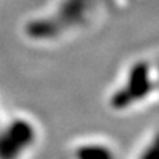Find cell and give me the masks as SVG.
<instances>
[{
  "instance_id": "obj_1",
  "label": "cell",
  "mask_w": 159,
  "mask_h": 159,
  "mask_svg": "<svg viewBox=\"0 0 159 159\" xmlns=\"http://www.w3.org/2000/svg\"><path fill=\"white\" fill-rule=\"evenodd\" d=\"M41 130L32 117L17 115L0 120V159H27L39 143Z\"/></svg>"
},
{
  "instance_id": "obj_2",
  "label": "cell",
  "mask_w": 159,
  "mask_h": 159,
  "mask_svg": "<svg viewBox=\"0 0 159 159\" xmlns=\"http://www.w3.org/2000/svg\"><path fill=\"white\" fill-rule=\"evenodd\" d=\"M157 84L149 75V69L138 64L130 70L126 80L107 98V106L115 113H126L151 98Z\"/></svg>"
},
{
  "instance_id": "obj_3",
  "label": "cell",
  "mask_w": 159,
  "mask_h": 159,
  "mask_svg": "<svg viewBox=\"0 0 159 159\" xmlns=\"http://www.w3.org/2000/svg\"><path fill=\"white\" fill-rule=\"evenodd\" d=\"M70 159H119L113 144L101 138H87L75 143L69 154Z\"/></svg>"
},
{
  "instance_id": "obj_4",
  "label": "cell",
  "mask_w": 159,
  "mask_h": 159,
  "mask_svg": "<svg viewBox=\"0 0 159 159\" xmlns=\"http://www.w3.org/2000/svg\"><path fill=\"white\" fill-rule=\"evenodd\" d=\"M135 159H158V138L157 134H154L149 140L144 143V145L140 148Z\"/></svg>"
},
{
  "instance_id": "obj_5",
  "label": "cell",
  "mask_w": 159,
  "mask_h": 159,
  "mask_svg": "<svg viewBox=\"0 0 159 159\" xmlns=\"http://www.w3.org/2000/svg\"><path fill=\"white\" fill-rule=\"evenodd\" d=\"M3 119V110H2V105H0V120Z\"/></svg>"
}]
</instances>
